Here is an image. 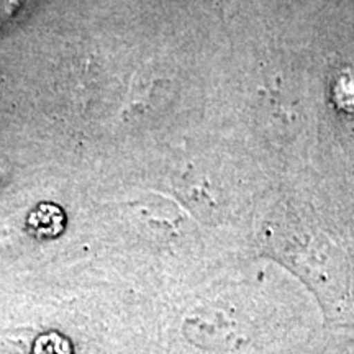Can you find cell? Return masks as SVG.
<instances>
[{
    "label": "cell",
    "instance_id": "cell-1",
    "mask_svg": "<svg viewBox=\"0 0 354 354\" xmlns=\"http://www.w3.org/2000/svg\"><path fill=\"white\" fill-rule=\"evenodd\" d=\"M33 354H73V346L63 335L50 331L38 336L33 344Z\"/></svg>",
    "mask_w": 354,
    "mask_h": 354
},
{
    "label": "cell",
    "instance_id": "cell-2",
    "mask_svg": "<svg viewBox=\"0 0 354 354\" xmlns=\"http://www.w3.org/2000/svg\"><path fill=\"white\" fill-rule=\"evenodd\" d=\"M12 176V162L6 153L0 151V185L8 183Z\"/></svg>",
    "mask_w": 354,
    "mask_h": 354
}]
</instances>
